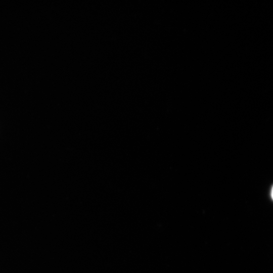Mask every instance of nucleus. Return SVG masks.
<instances>
[{
	"label": "nucleus",
	"mask_w": 273,
	"mask_h": 273,
	"mask_svg": "<svg viewBox=\"0 0 273 273\" xmlns=\"http://www.w3.org/2000/svg\"><path fill=\"white\" fill-rule=\"evenodd\" d=\"M271 197L272 199L273 200V186L271 190Z\"/></svg>",
	"instance_id": "obj_1"
}]
</instances>
